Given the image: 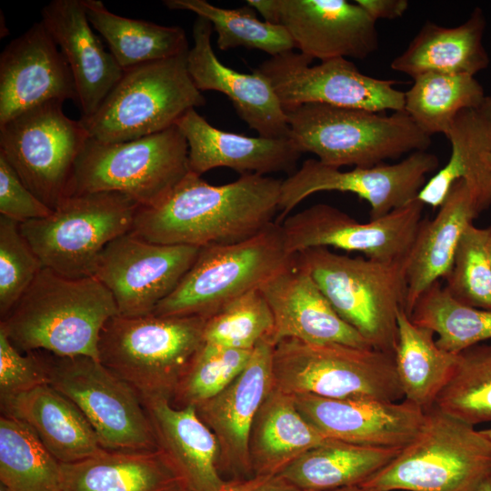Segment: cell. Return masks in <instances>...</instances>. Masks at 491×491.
Returning a JSON list of instances; mask_svg holds the SVG:
<instances>
[{
    "label": "cell",
    "instance_id": "obj_1",
    "mask_svg": "<svg viewBox=\"0 0 491 491\" xmlns=\"http://www.w3.org/2000/svg\"><path fill=\"white\" fill-rule=\"evenodd\" d=\"M281 185L269 175L247 174L215 185L189 171L162 200L137 208L131 232L163 245L237 243L276 222Z\"/></svg>",
    "mask_w": 491,
    "mask_h": 491
},
{
    "label": "cell",
    "instance_id": "obj_2",
    "mask_svg": "<svg viewBox=\"0 0 491 491\" xmlns=\"http://www.w3.org/2000/svg\"><path fill=\"white\" fill-rule=\"evenodd\" d=\"M116 315L112 294L95 276L68 278L44 267L1 319L0 328L25 353L45 351L99 361L101 330Z\"/></svg>",
    "mask_w": 491,
    "mask_h": 491
},
{
    "label": "cell",
    "instance_id": "obj_3",
    "mask_svg": "<svg viewBox=\"0 0 491 491\" xmlns=\"http://www.w3.org/2000/svg\"><path fill=\"white\" fill-rule=\"evenodd\" d=\"M205 322L200 316L116 315L101 330L99 361L141 399L171 401L204 344Z\"/></svg>",
    "mask_w": 491,
    "mask_h": 491
},
{
    "label": "cell",
    "instance_id": "obj_4",
    "mask_svg": "<svg viewBox=\"0 0 491 491\" xmlns=\"http://www.w3.org/2000/svg\"><path fill=\"white\" fill-rule=\"evenodd\" d=\"M289 138L301 153L321 163L372 167L408 153L426 151L431 136L405 111L392 115L324 104H304L285 110Z\"/></svg>",
    "mask_w": 491,
    "mask_h": 491
},
{
    "label": "cell",
    "instance_id": "obj_5",
    "mask_svg": "<svg viewBox=\"0 0 491 491\" xmlns=\"http://www.w3.org/2000/svg\"><path fill=\"white\" fill-rule=\"evenodd\" d=\"M338 316L372 348L394 356L397 313L405 309V262L351 257L326 247L295 255Z\"/></svg>",
    "mask_w": 491,
    "mask_h": 491
},
{
    "label": "cell",
    "instance_id": "obj_6",
    "mask_svg": "<svg viewBox=\"0 0 491 491\" xmlns=\"http://www.w3.org/2000/svg\"><path fill=\"white\" fill-rule=\"evenodd\" d=\"M491 474V441L436 406L415 438L362 484L377 491H477Z\"/></svg>",
    "mask_w": 491,
    "mask_h": 491
},
{
    "label": "cell",
    "instance_id": "obj_7",
    "mask_svg": "<svg viewBox=\"0 0 491 491\" xmlns=\"http://www.w3.org/2000/svg\"><path fill=\"white\" fill-rule=\"evenodd\" d=\"M294 262L276 222L248 239L200 247L177 286L152 314L207 319Z\"/></svg>",
    "mask_w": 491,
    "mask_h": 491
},
{
    "label": "cell",
    "instance_id": "obj_8",
    "mask_svg": "<svg viewBox=\"0 0 491 491\" xmlns=\"http://www.w3.org/2000/svg\"><path fill=\"white\" fill-rule=\"evenodd\" d=\"M188 173V145L176 125L120 143L89 137L75 164L65 197L118 192L139 206H150L167 195Z\"/></svg>",
    "mask_w": 491,
    "mask_h": 491
},
{
    "label": "cell",
    "instance_id": "obj_9",
    "mask_svg": "<svg viewBox=\"0 0 491 491\" xmlns=\"http://www.w3.org/2000/svg\"><path fill=\"white\" fill-rule=\"evenodd\" d=\"M187 53L125 69L97 110L79 119L89 137L103 143L137 139L164 131L190 109L205 105L187 70Z\"/></svg>",
    "mask_w": 491,
    "mask_h": 491
},
{
    "label": "cell",
    "instance_id": "obj_10",
    "mask_svg": "<svg viewBox=\"0 0 491 491\" xmlns=\"http://www.w3.org/2000/svg\"><path fill=\"white\" fill-rule=\"evenodd\" d=\"M272 387L325 398L404 397L394 356L374 348L284 339L274 346Z\"/></svg>",
    "mask_w": 491,
    "mask_h": 491
},
{
    "label": "cell",
    "instance_id": "obj_11",
    "mask_svg": "<svg viewBox=\"0 0 491 491\" xmlns=\"http://www.w3.org/2000/svg\"><path fill=\"white\" fill-rule=\"evenodd\" d=\"M139 205L118 192L65 197L53 213L20 224L44 267L68 278L95 276L105 246L131 231Z\"/></svg>",
    "mask_w": 491,
    "mask_h": 491
},
{
    "label": "cell",
    "instance_id": "obj_12",
    "mask_svg": "<svg viewBox=\"0 0 491 491\" xmlns=\"http://www.w3.org/2000/svg\"><path fill=\"white\" fill-rule=\"evenodd\" d=\"M49 384L70 399L109 451H153L157 445L139 394L90 356L39 351Z\"/></svg>",
    "mask_w": 491,
    "mask_h": 491
},
{
    "label": "cell",
    "instance_id": "obj_13",
    "mask_svg": "<svg viewBox=\"0 0 491 491\" xmlns=\"http://www.w3.org/2000/svg\"><path fill=\"white\" fill-rule=\"evenodd\" d=\"M63 104L46 102L0 125V154L53 210L65 197L75 164L89 138L80 120L64 113Z\"/></svg>",
    "mask_w": 491,
    "mask_h": 491
},
{
    "label": "cell",
    "instance_id": "obj_14",
    "mask_svg": "<svg viewBox=\"0 0 491 491\" xmlns=\"http://www.w3.org/2000/svg\"><path fill=\"white\" fill-rule=\"evenodd\" d=\"M312 61L290 51L256 69L270 81L284 110L316 103L376 113L404 111L405 92L395 81L365 75L346 58L311 66Z\"/></svg>",
    "mask_w": 491,
    "mask_h": 491
},
{
    "label": "cell",
    "instance_id": "obj_15",
    "mask_svg": "<svg viewBox=\"0 0 491 491\" xmlns=\"http://www.w3.org/2000/svg\"><path fill=\"white\" fill-rule=\"evenodd\" d=\"M424 206L416 198L363 223L335 206L316 204L287 215L280 225L291 255L308 248L334 247L377 261L405 262L423 219Z\"/></svg>",
    "mask_w": 491,
    "mask_h": 491
},
{
    "label": "cell",
    "instance_id": "obj_16",
    "mask_svg": "<svg viewBox=\"0 0 491 491\" xmlns=\"http://www.w3.org/2000/svg\"><path fill=\"white\" fill-rule=\"evenodd\" d=\"M439 166L438 157L426 151L411 153L396 164L342 171L317 159H306L282 180L279 200L281 222L303 200L323 191L352 193L368 203L370 219H376L416 198L426 175Z\"/></svg>",
    "mask_w": 491,
    "mask_h": 491
},
{
    "label": "cell",
    "instance_id": "obj_17",
    "mask_svg": "<svg viewBox=\"0 0 491 491\" xmlns=\"http://www.w3.org/2000/svg\"><path fill=\"white\" fill-rule=\"evenodd\" d=\"M199 249L149 242L130 231L105 246L95 276L112 294L118 315H150L175 290Z\"/></svg>",
    "mask_w": 491,
    "mask_h": 491
},
{
    "label": "cell",
    "instance_id": "obj_18",
    "mask_svg": "<svg viewBox=\"0 0 491 491\" xmlns=\"http://www.w3.org/2000/svg\"><path fill=\"white\" fill-rule=\"evenodd\" d=\"M266 22L280 25L299 53L320 62L364 59L378 49L376 21L346 0H248Z\"/></svg>",
    "mask_w": 491,
    "mask_h": 491
},
{
    "label": "cell",
    "instance_id": "obj_19",
    "mask_svg": "<svg viewBox=\"0 0 491 491\" xmlns=\"http://www.w3.org/2000/svg\"><path fill=\"white\" fill-rule=\"evenodd\" d=\"M78 105L70 67L42 21L11 41L0 55V125L50 101Z\"/></svg>",
    "mask_w": 491,
    "mask_h": 491
},
{
    "label": "cell",
    "instance_id": "obj_20",
    "mask_svg": "<svg viewBox=\"0 0 491 491\" xmlns=\"http://www.w3.org/2000/svg\"><path fill=\"white\" fill-rule=\"evenodd\" d=\"M274 346L269 340L257 344L242 372L219 394L195 406L217 440L219 472L229 479L253 476L248 439L254 418L272 388Z\"/></svg>",
    "mask_w": 491,
    "mask_h": 491
},
{
    "label": "cell",
    "instance_id": "obj_21",
    "mask_svg": "<svg viewBox=\"0 0 491 491\" xmlns=\"http://www.w3.org/2000/svg\"><path fill=\"white\" fill-rule=\"evenodd\" d=\"M292 396L302 416L324 436L363 446L402 449L415 438L425 416L406 399Z\"/></svg>",
    "mask_w": 491,
    "mask_h": 491
},
{
    "label": "cell",
    "instance_id": "obj_22",
    "mask_svg": "<svg viewBox=\"0 0 491 491\" xmlns=\"http://www.w3.org/2000/svg\"><path fill=\"white\" fill-rule=\"evenodd\" d=\"M212 31L210 22L197 16L192 30L194 45L186 55L195 87L226 95L239 117L259 136L289 138L286 114L270 81L256 69L243 74L225 65L214 52Z\"/></svg>",
    "mask_w": 491,
    "mask_h": 491
},
{
    "label": "cell",
    "instance_id": "obj_23",
    "mask_svg": "<svg viewBox=\"0 0 491 491\" xmlns=\"http://www.w3.org/2000/svg\"><path fill=\"white\" fill-rule=\"evenodd\" d=\"M259 289L274 317V345L291 338L311 344L372 348L332 307L309 274L295 262Z\"/></svg>",
    "mask_w": 491,
    "mask_h": 491
},
{
    "label": "cell",
    "instance_id": "obj_24",
    "mask_svg": "<svg viewBox=\"0 0 491 491\" xmlns=\"http://www.w3.org/2000/svg\"><path fill=\"white\" fill-rule=\"evenodd\" d=\"M41 15L70 67L82 117L90 116L125 70L92 30L83 0H53Z\"/></svg>",
    "mask_w": 491,
    "mask_h": 491
},
{
    "label": "cell",
    "instance_id": "obj_25",
    "mask_svg": "<svg viewBox=\"0 0 491 491\" xmlns=\"http://www.w3.org/2000/svg\"><path fill=\"white\" fill-rule=\"evenodd\" d=\"M175 125L188 145L189 171L198 175L216 167H228L241 175H291L302 154L290 138L251 137L217 129L195 108Z\"/></svg>",
    "mask_w": 491,
    "mask_h": 491
},
{
    "label": "cell",
    "instance_id": "obj_26",
    "mask_svg": "<svg viewBox=\"0 0 491 491\" xmlns=\"http://www.w3.org/2000/svg\"><path fill=\"white\" fill-rule=\"evenodd\" d=\"M157 449L166 457L185 491H220L219 446L195 406H175L165 398L142 399Z\"/></svg>",
    "mask_w": 491,
    "mask_h": 491
},
{
    "label": "cell",
    "instance_id": "obj_27",
    "mask_svg": "<svg viewBox=\"0 0 491 491\" xmlns=\"http://www.w3.org/2000/svg\"><path fill=\"white\" fill-rule=\"evenodd\" d=\"M446 136L451 145L449 159L426 182L416 198L439 208L453 185L462 180L480 215L491 206V96L459 112Z\"/></svg>",
    "mask_w": 491,
    "mask_h": 491
},
{
    "label": "cell",
    "instance_id": "obj_28",
    "mask_svg": "<svg viewBox=\"0 0 491 491\" xmlns=\"http://www.w3.org/2000/svg\"><path fill=\"white\" fill-rule=\"evenodd\" d=\"M479 216L469 190L456 182L433 219L423 218L405 261V311L410 316L419 297L448 275L460 238Z\"/></svg>",
    "mask_w": 491,
    "mask_h": 491
},
{
    "label": "cell",
    "instance_id": "obj_29",
    "mask_svg": "<svg viewBox=\"0 0 491 491\" xmlns=\"http://www.w3.org/2000/svg\"><path fill=\"white\" fill-rule=\"evenodd\" d=\"M0 401L2 414L26 424L61 464L85 460L105 450L79 408L50 384Z\"/></svg>",
    "mask_w": 491,
    "mask_h": 491
},
{
    "label": "cell",
    "instance_id": "obj_30",
    "mask_svg": "<svg viewBox=\"0 0 491 491\" xmlns=\"http://www.w3.org/2000/svg\"><path fill=\"white\" fill-rule=\"evenodd\" d=\"M486 26V16L480 7H476L469 17L456 26L446 27L426 21L406 50L392 60L390 66L412 78L427 72L475 76L490 63L483 44Z\"/></svg>",
    "mask_w": 491,
    "mask_h": 491
},
{
    "label": "cell",
    "instance_id": "obj_31",
    "mask_svg": "<svg viewBox=\"0 0 491 491\" xmlns=\"http://www.w3.org/2000/svg\"><path fill=\"white\" fill-rule=\"evenodd\" d=\"M63 491H185L159 450L109 451L61 464Z\"/></svg>",
    "mask_w": 491,
    "mask_h": 491
},
{
    "label": "cell",
    "instance_id": "obj_32",
    "mask_svg": "<svg viewBox=\"0 0 491 491\" xmlns=\"http://www.w3.org/2000/svg\"><path fill=\"white\" fill-rule=\"evenodd\" d=\"M328 439L302 416L292 395L272 387L250 429L253 476H278L302 454Z\"/></svg>",
    "mask_w": 491,
    "mask_h": 491
},
{
    "label": "cell",
    "instance_id": "obj_33",
    "mask_svg": "<svg viewBox=\"0 0 491 491\" xmlns=\"http://www.w3.org/2000/svg\"><path fill=\"white\" fill-rule=\"evenodd\" d=\"M400 450L328 439L302 454L279 476L300 491L362 485L388 465Z\"/></svg>",
    "mask_w": 491,
    "mask_h": 491
},
{
    "label": "cell",
    "instance_id": "obj_34",
    "mask_svg": "<svg viewBox=\"0 0 491 491\" xmlns=\"http://www.w3.org/2000/svg\"><path fill=\"white\" fill-rule=\"evenodd\" d=\"M435 336L432 330L414 323L404 308L398 311L396 373L404 399L423 411L435 406L458 359V354L439 347Z\"/></svg>",
    "mask_w": 491,
    "mask_h": 491
},
{
    "label": "cell",
    "instance_id": "obj_35",
    "mask_svg": "<svg viewBox=\"0 0 491 491\" xmlns=\"http://www.w3.org/2000/svg\"><path fill=\"white\" fill-rule=\"evenodd\" d=\"M92 27L105 40L109 51L124 69L186 54L184 29L110 12L100 0H83Z\"/></svg>",
    "mask_w": 491,
    "mask_h": 491
},
{
    "label": "cell",
    "instance_id": "obj_36",
    "mask_svg": "<svg viewBox=\"0 0 491 491\" xmlns=\"http://www.w3.org/2000/svg\"><path fill=\"white\" fill-rule=\"evenodd\" d=\"M486 96L473 75L427 72L413 78L404 111L425 134L446 135L458 113L479 105Z\"/></svg>",
    "mask_w": 491,
    "mask_h": 491
},
{
    "label": "cell",
    "instance_id": "obj_37",
    "mask_svg": "<svg viewBox=\"0 0 491 491\" xmlns=\"http://www.w3.org/2000/svg\"><path fill=\"white\" fill-rule=\"evenodd\" d=\"M0 486L5 491H63L60 463L21 420L0 417Z\"/></svg>",
    "mask_w": 491,
    "mask_h": 491
},
{
    "label": "cell",
    "instance_id": "obj_38",
    "mask_svg": "<svg viewBox=\"0 0 491 491\" xmlns=\"http://www.w3.org/2000/svg\"><path fill=\"white\" fill-rule=\"evenodd\" d=\"M409 316L432 330L437 346L453 354L491 341V310L456 301L440 281L419 297Z\"/></svg>",
    "mask_w": 491,
    "mask_h": 491
},
{
    "label": "cell",
    "instance_id": "obj_39",
    "mask_svg": "<svg viewBox=\"0 0 491 491\" xmlns=\"http://www.w3.org/2000/svg\"><path fill=\"white\" fill-rule=\"evenodd\" d=\"M169 9L196 14L210 22L217 34V46L225 51L236 47L257 49L276 56L295 48L287 31L280 25L260 21L249 5L235 9L221 8L205 0H165Z\"/></svg>",
    "mask_w": 491,
    "mask_h": 491
},
{
    "label": "cell",
    "instance_id": "obj_40",
    "mask_svg": "<svg viewBox=\"0 0 491 491\" xmlns=\"http://www.w3.org/2000/svg\"><path fill=\"white\" fill-rule=\"evenodd\" d=\"M435 406L474 426L491 421V342L458 354L455 371Z\"/></svg>",
    "mask_w": 491,
    "mask_h": 491
},
{
    "label": "cell",
    "instance_id": "obj_41",
    "mask_svg": "<svg viewBox=\"0 0 491 491\" xmlns=\"http://www.w3.org/2000/svg\"><path fill=\"white\" fill-rule=\"evenodd\" d=\"M273 331L271 308L261 290L256 288L237 297L206 319L204 342L253 350L260 342L271 341Z\"/></svg>",
    "mask_w": 491,
    "mask_h": 491
},
{
    "label": "cell",
    "instance_id": "obj_42",
    "mask_svg": "<svg viewBox=\"0 0 491 491\" xmlns=\"http://www.w3.org/2000/svg\"><path fill=\"white\" fill-rule=\"evenodd\" d=\"M252 350L204 342L183 377L171 403L177 407L205 402L224 390L246 367Z\"/></svg>",
    "mask_w": 491,
    "mask_h": 491
},
{
    "label": "cell",
    "instance_id": "obj_43",
    "mask_svg": "<svg viewBox=\"0 0 491 491\" xmlns=\"http://www.w3.org/2000/svg\"><path fill=\"white\" fill-rule=\"evenodd\" d=\"M491 226L470 224L458 243L445 289L456 301L491 310V263L486 244Z\"/></svg>",
    "mask_w": 491,
    "mask_h": 491
},
{
    "label": "cell",
    "instance_id": "obj_44",
    "mask_svg": "<svg viewBox=\"0 0 491 491\" xmlns=\"http://www.w3.org/2000/svg\"><path fill=\"white\" fill-rule=\"evenodd\" d=\"M44 266L22 235L20 223L0 215V316L4 318Z\"/></svg>",
    "mask_w": 491,
    "mask_h": 491
},
{
    "label": "cell",
    "instance_id": "obj_45",
    "mask_svg": "<svg viewBox=\"0 0 491 491\" xmlns=\"http://www.w3.org/2000/svg\"><path fill=\"white\" fill-rule=\"evenodd\" d=\"M49 384L39 351L22 355L0 328V399Z\"/></svg>",
    "mask_w": 491,
    "mask_h": 491
},
{
    "label": "cell",
    "instance_id": "obj_46",
    "mask_svg": "<svg viewBox=\"0 0 491 491\" xmlns=\"http://www.w3.org/2000/svg\"><path fill=\"white\" fill-rule=\"evenodd\" d=\"M53 209L25 185L15 170L0 154V214L24 223L49 216Z\"/></svg>",
    "mask_w": 491,
    "mask_h": 491
},
{
    "label": "cell",
    "instance_id": "obj_47",
    "mask_svg": "<svg viewBox=\"0 0 491 491\" xmlns=\"http://www.w3.org/2000/svg\"><path fill=\"white\" fill-rule=\"evenodd\" d=\"M220 491H300L281 476H252L225 480Z\"/></svg>",
    "mask_w": 491,
    "mask_h": 491
},
{
    "label": "cell",
    "instance_id": "obj_48",
    "mask_svg": "<svg viewBox=\"0 0 491 491\" xmlns=\"http://www.w3.org/2000/svg\"><path fill=\"white\" fill-rule=\"evenodd\" d=\"M376 22L380 19L394 20L404 15L409 6L406 0H356Z\"/></svg>",
    "mask_w": 491,
    "mask_h": 491
},
{
    "label": "cell",
    "instance_id": "obj_49",
    "mask_svg": "<svg viewBox=\"0 0 491 491\" xmlns=\"http://www.w3.org/2000/svg\"><path fill=\"white\" fill-rule=\"evenodd\" d=\"M323 491H377V490H375L370 487H366L362 485H356V486H343L339 488L323 490Z\"/></svg>",
    "mask_w": 491,
    "mask_h": 491
},
{
    "label": "cell",
    "instance_id": "obj_50",
    "mask_svg": "<svg viewBox=\"0 0 491 491\" xmlns=\"http://www.w3.org/2000/svg\"><path fill=\"white\" fill-rule=\"evenodd\" d=\"M477 491H491V474L482 481Z\"/></svg>",
    "mask_w": 491,
    "mask_h": 491
},
{
    "label": "cell",
    "instance_id": "obj_51",
    "mask_svg": "<svg viewBox=\"0 0 491 491\" xmlns=\"http://www.w3.org/2000/svg\"><path fill=\"white\" fill-rule=\"evenodd\" d=\"M486 250H487V255H488V257H489V260H490V263H491V232H490V235L488 236V240H487V244H486Z\"/></svg>",
    "mask_w": 491,
    "mask_h": 491
},
{
    "label": "cell",
    "instance_id": "obj_52",
    "mask_svg": "<svg viewBox=\"0 0 491 491\" xmlns=\"http://www.w3.org/2000/svg\"><path fill=\"white\" fill-rule=\"evenodd\" d=\"M481 432L491 441V427L486 429H482Z\"/></svg>",
    "mask_w": 491,
    "mask_h": 491
},
{
    "label": "cell",
    "instance_id": "obj_53",
    "mask_svg": "<svg viewBox=\"0 0 491 491\" xmlns=\"http://www.w3.org/2000/svg\"><path fill=\"white\" fill-rule=\"evenodd\" d=\"M488 162H489V165L491 166V155L488 156Z\"/></svg>",
    "mask_w": 491,
    "mask_h": 491
},
{
    "label": "cell",
    "instance_id": "obj_54",
    "mask_svg": "<svg viewBox=\"0 0 491 491\" xmlns=\"http://www.w3.org/2000/svg\"><path fill=\"white\" fill-rule=\"evenodd\" d=\"M0 491H5L3 486H0Z\"/></svg>",
    "mask_w": 491,
    "mask_h": 491
}]
</instances>
